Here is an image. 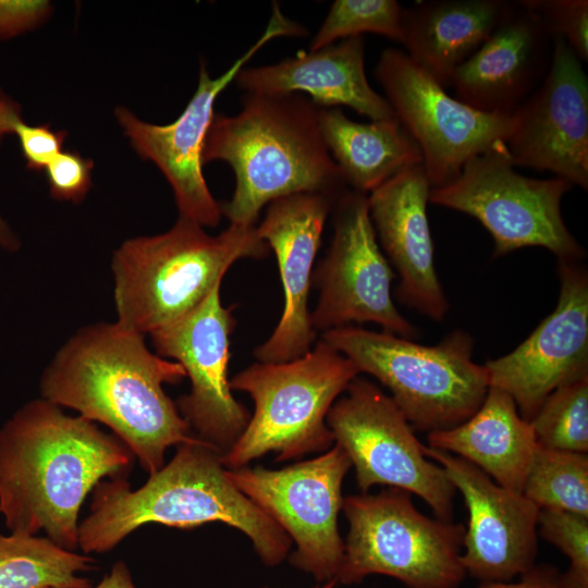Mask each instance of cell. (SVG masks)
I'll use <instances>...</instances> for the list:
<instances>
[{
    "mask_svg": "<svg viewBox=\"0 0 588 588\" xmlns=\"http://www.w3.org/2000/svg\"><path fill=\"white\" fill-rule=\"evenodd\" d=\"M186 377L176 362L154 354L143 334L115 323L79 329L40 379L42 399L109 427L149 475L166 450L200 441L163 384Z\"/></svg>",
    "mask_w": 588,
    "mask_h": 588,
    "instance_id": "cell-1",
    "label": "cell"
},
{
    "mask_svg": "<svg viewBox=\"0 0 588 588\" xmlns=\"http://www.w3.org/2000/svg\"><path fill=\"white\" fill-rule=\"evenodd\" d=\"M133 454L82 416L34 400L0 429V514L11 534L45 530L59 547H78L81 506L102 478H125Z\"/></svg>",
    "mask_w": 588,
    "mask_h": 588,
    "instance_id": "cell-2",
    "label": "cell"
},
{
    "mask_svg": "<svg viewBox=\"0 0 588 588\" xmlns=\"http://www.w3.org/2000/svg\"><path fill=\"white\" fill-rule=\"evenodd\" d=\"M211 522L247 535L269 566L290 549L289 535L232 483L220 454L203 441L179 445L174 457L135 491L126 478L98 482L90 513L78 526V547L85 554L102 553L146 524L193 528Z\"/></svg>",
    "mask_w": 588,
    "mask_h": 588,
    "instance_id": "cell-3",
    "label": "cell"
},
{
    "mask_svg": "<svg viewBox=\"0 0 588 588\" xmlns=\"http://www.w3.org/2000/svg\"><path fill=\"white\" fill-rule=\"evenodd\" d=\"M234 115L215 113L203 164L222 160L235 174L230 200L220 204L230 224L255 226L271 201L297 193L339 197L347 185L319 127V109L302 94H246Z\"/></svg>",
    "mask_w": 588,
    "mask_h": 588,
    "instance_id": "cell-4",
    "label": "cell"
},
{
    "mask_svg": "<svg viewBox=\"0 0 588 588\" xmlns=\"http://www.w3.org/2000/svg\"><path fill=\"white\" fill-rule=\"evenodd\" d=\"M179 217L167 232L125 241L112 258L118 323L152 333L197 308L231 266L269 247L255 226L230 224L216 236Z\"/></svg>",
    "mask_w": 588,
    "mask_h": 588,
    "instance_id": "cell-5",
    "label": "cell"
},
{
    "mask_svg": "<svg viewBox=\"0 0 588 588\" xmlns=\"http://www.w3.org/2000/svg\"><path fill=\"white\" fill-rule=\"evenodd\" d=\"M321 340L385 385L409 425L422 431L463 424L489 389L485 366L473 360V339L462 330L432 346L353 326L327 331Z\"/></svg>",
    "mask_w": 588,
    "mask_h": 588,
    "instance_id": "cell-6",
    "label": "cell"
},
{
    "mask_svg": "<svg viewBox=\"0 0 588 588\" xmlns=\"http://www.w3.org/2000/svg\"><path fill=\"white\" fill-rule=\"evenodd\" d=\"M359 370L346 356L320 340L311 350L284 363H256L230 380L231 390L248 393L252 418L222 465L241 468L268 452L277 461L328 449L334 441L327 415Z\"/></svg>",
    "mask_w": 588,
    "mask_h": 588,
    "instance_id": "cell-7",
    "label": "cell"
},
{
    "mask_svg": "<svg viewBox=\"0 0 588 588\" xmlns=\"http://www.w3.org/2000/svg\"><path fill=\"white\" fill-rule=\"evenodd\" d=\"M342 509L350 530L335 581L358 584L381 574L407 588H457L463 583L462 524L421 514L411 493L399 488L350 495Z\"/></svg>",
    "mask_w": 588,
    "mask_h": 588,
    "instance_id": "cell-8",
    "label": "cell"
},
{
    "mask_svg": "<svg viewBox=\"0 0 588 588\" xmlns=\"http://www.w3.org/2000/svg\"><path fill=\"white\" fill-rule=\"evenodd\" d=\"M514 167L505 143H499L469 159L455 180L431 188L429 201L476 218L493 238L494 257L541 246L559 259L583 258L585 250L561 211L562 198L574 185L556 176H525Z\"/></svg>",
    "mask_w": 588,
    "mask_h": 588,
    "instance_id": "cell-9",
    "label": "cell"
},
{
    "mask_svg": "<svg viewBox=\"0 0 588 588\" xmlns=\"http://www.w3.org/2000/svg\"><path fill=\"white\" fill-rule=\"evenodd\" d=\"M327 415L336 444L355 467L359 489L373 485L420 497L442 520L452 522L456 489L445 470L428 461L404 414L378 385L355 377Z\"/></svg>",
    "mask_w": 588,
    "mask_h": 588,
    "instance_id": "cell-10",
    "label": "cell"
},
{
    "mask_svg": "<svg viewBox=\"0 0 588 588\" xmlns=\"http://www.w3.org/2000/svg\"><path fill=\"white\" fill-rule=\"evenodd\" d=\"M375 76L418 146L432 188L455 180L469 159L505 143L512 132L513 113L481 112L451 97L403 50L384 49Z\"/></svg>",
    "mask_w": 588,
    "mask_h": 588,
    "instance_id": "cell-11",
    "label": "cell"
},
{
    "mask_svg": "<svg viewBox=\"0 0 588 588\" xmlns=\"http://www.w3.org/2000/svg\"><path fill=\"white\" fill-rule=\"evenodd\" d=\"M352 464L341 446L279 470L235 468L232 483L265 511L297 546L291 562L318 580H335L344 542L338 528L342 481Z\"/></svg>",
    "mask_w": 588,
    "mask_h": 588,
    "instance_id": "cell-12",
    "label": "cell"
},
{
    "mask_svg": "<svg viewBox=\"0 0 588 588\" xmlns=\"http://www.w3.org/2000/svg\"><path fill=\"white\" fill-rule=\"evenodd\" d=\"M307 30L287 19L273 2L271 17L262 35L231 66L211 78L206 64L199 70L197 89L182 114L171 124H149L126 108L118 107L115 117L132 146L145 160H151L171 185L179 217L201 226H217L222 212L203 174V149L215 117L220 93L266 44L280 36H305Z\"/></svg>",
    "mask_w": 588,
    "mask_h": 588,
    "instance_id": "cell-13",
    "label": "cell"
},
{
    "mask_svg": "<svg viewBox=\"0 0 588 588\" xmlns=\"http://www.w3.org/2000/svg\"><path fill=\"white\" fill-rule=\"evenodd\" d=\"M333 236L313 275L319 290L310 313L316 332L373 322L384 332L411 339L415 327L401 315L391 294L395 273L378 243L365 194L351 188L336 199Z\"/></svg>",
    "mask_w": 588,
    "mask_h": 588,
    "instance_id": "cell-14",
    "label": "cell"
},
{
    "mask_svg": "<svg viewBox=\"0 0 588 588\" xmlns=\"http://www.w3.org/2000/svg\"><path fill=\"white\" fill-rule=\"evenodd\" d=\"M220 286L193 311L150 336L157 354L179 363L191 380V392L175 403L181 416L200 441L222 455L249 417L232 395L228 379L235 319L231 308L222 306Z\"/></svg>",
    "mask_w": 588,
    "mask_h": 588,
    "instance_id": "cell-15",
    "label": "cell"
},
{
    "mask_svg": "<svg viewBox=\"0 0 588 588\" xmlns=\"http://www.w3.org/2000/svg\"><path fill=\"white\" fill-rule=\"evenodd\" d=\"M513 119L505 145L514 166L549 171L587 191L588 78L561 37L553 39L546 77Z\"/></svg>",
    "mask_w": 588,
    "mask_h": 588,
    "instance_id": "cell-16",
    "label": "cell"
},
{
    "mask_svg": "<svg viewBox=\"0 0 588 588\" xmlns=\"http://www.w3.org/2000/svg\"><path fill=\"white\" fill-rule=\"evenodd\" d=\"M554 310L513 352L486 363L489 387L506 392L530 421L560 385L588 375V274L577 260L559 259Z\"/></svg>",
    "mask_w": 588,
    "mask_h": 588,
    "instance_id": "cell-17",
    "label": "cell"
},
{
    "mask_svg": "<svg viewBox=\"0 0 588 588\" xmlns=\"http://www.w3.org/2000/svg\"><path fill=\"white\" fill-rule=\"evenodd\" d=\"M424 453L440 464L464 498L468 526L461 561L466 574L495 583L511 581L532 569L539 507L462 457L426 445Z\"/></svg>",
    "mask_w": 588,
    "mask_h": 588,
    "instance_id": "cell-18",
    "label": "cell"
},
{
    "mask_svg": "<svg viewBox=\"0 0 588 588\" xmlns=\"http://www.w3.org/2000/svg\"><path fill=\"white\" fill-rule=\"evenodd\" d=\"M339 198V197H338ZM336 197L297 193L271 201L256 226L278 261L284 307L271 335L254 351L260 363H284L307 354L317 332L308 308L313 266Z\"/></svg>",
    "mask_w": 588,
    "mask_h": 588,
    "instance_id": "cell-19",
    "label": "cell"
},
{
    "mask_svg": "<svg viewBox=\"0 0 588 588\" xmlns=\"http://www.w3.org/2000/svg\"><path fill=\"white\" fill-rule=\"evenodd\" d=\"M553 39L532 10L512 1L488 39L455 70V98L481 112L512 114L546 77Z\"/></svg>",
    "mask_w": 588,
    "mask_h": 588,
    "instance_id": "cell-20",
    "label": "cell"
},
{
    "mask_svg": "<svg viewBox=\"0 0 588 588\" xmlns=\"http://www.w3.org/2000/svg\"><path fill=\"white\" fill-rule=\"evenodd\" d=\"M431 188L421 162L393 175L367 199L378 243L400 278L397 297L440 321L449 303L434 266L427 216Z\"/></svg>",
    "mask_w": 588,
    "mask_h": 588,
    "instance_id": "cell-21",
    "label": "cell"
},
{
    "mask_svg": "<svg viewBox=\"0 0 588 588\" xmlns=\"http://www.w3.org/2000/svg\"><path fill=\"white\" fill-rule=\"evenodd\" d=\"M234 81L246 94H307L320 108L347 106L371 121L395 118L387 99L367 79L363 36L302 51L274 64L243 68Z\"/></svg>",
    "mask_w": 588,
    "mask_h": 588,
    "instance_id": "cell-22",
    "label": "cell"
},
{
    "mask_svg": "<svg viewBox=\"0 0 588 588\" xmlns=\"http://www.w3.org/2000/svg\"><path fill=\"white\" fill-rule=\"evenodd\" d=\"M506 0H428L403 8L405 53L444 88L507 13Z\"/></svg>",
    "mask_w": 588,
    "mask_h": 588,
    "instance_id": "cell-23",
    "label": "cell"
},
{
    "mask_svg": "<svg viewBox=\"0 0 588 588\" xmlns=\"http://www.w3.org/2000/svg\"><path fill=\"white\" fill-rule=\"evenodd\" d=\"M428 444L470 462L499 486L518 493L539 446L531 424L519 415L514 400L493 387L470 418L429 432Z\"/></svg>",
    "mask_w": 588,
    "mask_h": 588,
    "instance_id": "cell-24",
    "label": "cell"
},
{
    "mask_svg": "<svg viewBox=\"0 0 588 588\" xmlns=\"http://www.w3.org/2000/svg\"><path fill=\"white\" fill-rule=\"evenodd\" d=\"M324 145L344 182L371 193L396 173L421 163L418 146L395 118L358 123L336 107L319 109Z\"/></svg>",
    "mask_w": 588,
    "mask_h": 588,
    "instance_id": "cell-25",
    "label": "cell"
},
{
    "mask_svg": "<svg viewBox=\"0 0 588 588\" xmlns=\"http://www.w3.org/2000/svg\"><path fill=\"white\" fill-rule=\"evenodd\" d=\"M94 563L49 538L0 534V588H90L77 574Z\"/></svg>",
    "mask_w": 588,
    "mask_h": 588,
    "instance_id": "cell-26",
    "label": "cell"
},
{
    "mask_svg": "<svg viewBox=\"0 0 588 588\" xmlns=\"http://www.w3.org/2000/svg\"><path fill=\"white\" fill-rule=\"evenodd\" d=\"M523 494L539 509H556L588 517L587 453L539 445Z\"/></svg>",
    "mask_w": 588,
    "mask_h": 588,
    "instance_id": "cell-27",
    "label": "cell"
},
{
    "mask_svg": "<svg viewBox=\"0 0 588 588\" xmlns=\"http://www.w3.org/2000/svg\"><path fill=\"white\" fill-rule=\"evenodd\" d=\"M529 422L539 445L587 453L588 375L552 391Z\"/></svg>",
    "mask_w": 588,
    "mask_h": 588,
    "instance_id": "cell-28",
    "label": "cell"
},
{
    "mask_svg": "<svg viewBox=\"0 0 588 588\" xmlns=\"http://www.w3.org/2000/svg\"><path fill=\"white\" fill-rule=\"evenodd\" d=\"M403 7L395 0H335L311 38L309 51L371 33L402 41Z\"/></svg>",
    "mask_w": 588,
    "mask_h": 588,
    "instance_id": "cell-29",
    "label": "cell"
},
{
    "mask_svg": "<svg viewBox=\"0 0 588 588\" xmlns=\"http://www.w3.org/2000/svg\"><path fill=\"white\" fill-rule=\"evenodd\" d=\"M539 534L559 548L569 567L561 574L566 588H588V517L556 509H539Z\"/></svg>",
    "mask_w": 588,
    "mask_h": 588,
    "instance_id": "cell-30",
    "label": "cell"
},
{
    "mask_svg": "<svg viewBox=\"0 0 588 588\" xmlns=\"http://www.w3.org/2000/svg\"><path fill=\"white\" fill-rule=\"evenodd\" d=\"M544 23L553 37H561L581 62L588 60L587 0H522Z\"/></svg>",
    "mask_w": 588,
    "mask_h": 588,
    "instance_id": "cell-31",
    "label": "cell"
},
{
    "mask_svg": "<svg viewBox=\"0 0 588 588\" xmlns=\"http://www.w3.org/2000/svg\"><path fill=\"white\" fill-rule=\"evenodd\" d=\"M91 159L76 151H61L46 167L50 195L59 200L81 203L91 187Z\"/></svg>",
    "mask_w": 588,
    "mask_h": 588,
    "instance_id": "cell-32",
    "label": "cell"
},
{
    "mask_svg": "<svg viewBox=\"0 0 588 588\" xmlns=\"http://www.w3.org/2000/svg\"><path fill=\"white\" fill-rule=\"evenodd\" d=\"M20 139L26 167L32 171H41L61 152L66 132H53L49 125H28L20 121L14 130Z\"/></svg>",
    "mask_w": 588,
    "mask_h": 588,
    "instance_id": "cell-33",
    "label": "cell"
},
{
    "mask_svg": "<svg viewBox=\"0 0 588 588\" xmlns=\"http://www.w3.org/2000/svg\"><path fill=\"white\" fill-rule=\"evenodd\" d=\"M51 9V4L42 0H0V40L37 27Z\"/></svg>",
    "mask_w": 588,
    "mask_h": 588,
    "instance_id": "cell-34",
    "label": "cell"
},
{
    "mask_svg": "<svg viewBox=\"0 0 588 588\" xmlns=\"http://www.w3.org/2000/svg\"><path fill=\"white\" fill-rule=\"evenodd\" d=\"M22 109L17 102L0 90V142L7 134L14 133L16 124L22 121ZM0 245L7 250H16L20 246L17 237L0 217Z\"/></svg>",
    "mask_w": 588,
    "mask_h": 588,
    "instance_id": "cell-35",
    "label": "cell"
},
{
    "mask_svg": "<svg viewBox=\"0 0 588 588\" xmlns=\"http://www.w3.org/2000/svg\"><path fill=\"white\" fill-rule=\"evenodd\" d=\"M480 588H566L561 574L549 566H534L517 583H485Z\"/></svg>",
    "mask_w": 588,
    "mask_h": 588,
    "instance_id": "cell-36",
    "label": "cell"
},
{
    "mask_svg": "<svg viewBox=\"0 0 588 588\" xmlns=\"http://www.w3.org/2000/svg\"><path fill=\"white\" fill-rule=\"evenodd\" d=\"M94 588H136L127 565L119 561Z\"/></svg>",
    "mask_w": 588,
    "mask_h": 588,
    "instance_id": "cell-37",
    "label": "cell"
},
{
    "mask_svg": "<svg viewBox=\"0 0 588 588\" xmlns=\"http://www.w3.org/2000/svg\"><path fill=\"white\" fill-rule=\"evenodd\" d=\"M335 580H330L328 585H326L324 587L322 588H332L333 585H334Z\"/></svg>",
    "mask_w": 588,
    "mask_h": 588,
    "instance_id": "cell-38",
    "label": "cell"
}]
</instances>
